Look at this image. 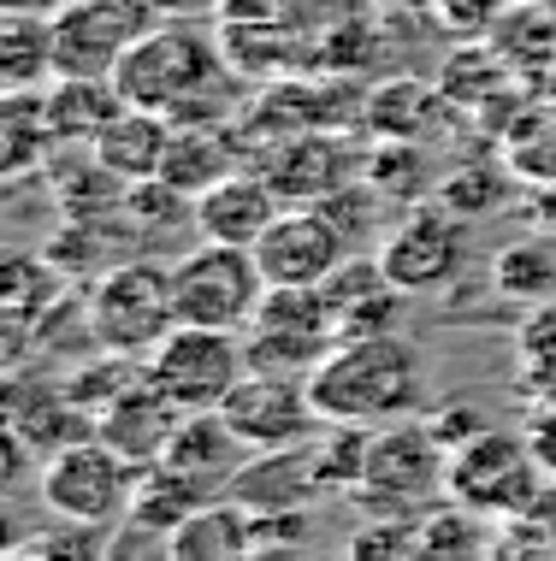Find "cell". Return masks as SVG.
<instances>
[{"label": "cell", "mask_w": 556, "mask_h": 561, "mask_svg": "<svg viewBox=\"0 0 556 561\" xmlns=\"http://www.w3.org/2000/svg\"><path fill=\"white\" fill-rule=\"evenodd\" d=\"M314 408L326 420L350 426H390V420L420 414L427 397V355L402 331H373V337H338V348L308 378Z\"/></svg>", "instance_id": "6da1fadb"}, {"label": "cell", "mask_w": 556, "mask_h": 561, "mask_svg": "<svg viewBox=\"0 0 556 561\" xmlns=\"http://www.w3.org/2000/svg\"><path fill=\"white\" fill-rule=\"evenodd\" d=\"M444 496H450V449L439 444V432L427 420L373 426L367 479L355 491V503H367L373 514H397V520H420Z\"/></svg>", "instance_id": "7a4b0ae2"}, {"label": "cell", "mask_w": 556, "mask_h": 561, "mask_svg": "<svg viewBox=\"0 0 556 561\" xmlns=\"http://www.w3.org/2000/svg\"><path fill=\"white\" fill-rule=\"evenodd\" d=\"M214 78H219V48L207 42V30H195V19H155L113 71L131 107H155V113H178L202 89H214Z\"/></svg>", "instance_id": "3957f363"}, {"label": "cell", "mask_w": 556, "mask_h": 561, "mask_svg": "<svg viewBox=\"0 0 556 561\" xmlns=\"http://www.w3.org/2000/svg\"><path fill=\"white\" fill-rule=\"evenodd\" d=\"M178 325V290H172V261H118L95 278L89 290V331L101 348H125V355H155Z\"/></svg>", "instance_id": "277c9868"}, {"label": "cell", "mask_w": 556, "mask_h": 561, "mask_svg": "<svg viewBox=\"0 0 556 561\" xmlns=\"http://www.w3.org/2000/svg\"><path fill=\"white\" fill-rule=\"evenodd\" d=\"M178 290V325H214V331H249L266 296V272L254 249L237 242H207L172 261Z\"/></svg>", "instance_id": "5b68a950"}, {"label": "cell", "mask_w": 556, "mask_h": 561, "mask_svg": "<svg viewBox=\"0 0 556 561\" xmlns=\"http://www.w3.org/2000/svg\"><path fill=\"white\" fill-rule=\"evenodd\" d=\"M143 467L131 455H118L107 437H83V444L59 449L42 461V503L54 508V520H78V526H113L131 514Z\"/></svg>", "instance_id": "8992f818"}, {"label": "cell", "mask_w": 556, "mask_h": 561, "mask_svg": "<svg viewBox=\"0 0 556 561\" xmlns=\"http://www.w3.org/2000/svg\"><path fill=\"white\" fill-rule=\"evenodd\" d=\"M450 496L479 508V514H491V520L533 514L538 496H545V473H538L533 437L486 426L474 444L450 449Z\"/></svg>", "instance_id": "52a82bcc"}, {"label": "cell", "mask_w": 556, "mask_h": 561, "mask_svg": "<svg viewBox=\"0 0 556 561\" xmlns=\"http://www.w3.org/2000/svg\"><path fill=\"white\" fill-rule=\"evenodd\" d=\"M249 373L243 331H214V325H172V337L148 355V378H155L184 414L202 408H225L237 378Z\"/></svg>", "instance_id": "ba28073f"}, {"label": "cell", "mask_w": 556, "mask_h": 561, "mask_svg": "<svg viewBox=\"0 0 556 561\" xmlns=\"http://www.w3.org/2000/svg\"><path fill=\"white\" fill-rule=\"evenodd\" d=\"M379 266L402 296L450 290L468 266V219H456L444 202L409 207L379 242Z\"/></svg>", "instance_id": "9c48e42d"}, {"label": "cell", "mask_w": 556, "mask_h": 561, "mask_svg": "<svg viewBox=\"0 0 556 561\" xmlns=\"http://www.w3.org/2000/svg\"><path fill=\"white\" fill-rule=\"evenodd\" d=\"M155 19L148 0H66L54 12V78H113Z\"/></svg>", "instance_id": "30bf717a"}, {"label": "cell", "mask_w": 556, "mask_h": 561, "mask_svg": "<svg viewBox=\"0 0 556 561\" xmlns=\"http://www.w3.org/2000/svg\"><path fill=\"white\" fill-rule=\"evenodd\" d=\"M219 414L231 420L249 449H291V444L320 437L326 426V414L314 408L308 378H279V373H243Z\"/></svg>", "instance_id": "8fae6325"}, {"label": "cell", "mask_w": 556, "mask_h": 561, "mask_svg": "<svg viewBox=\"0 0 556 561\" xmlns=\"http://www.w3.org/2000/svg\"><path fill=\"white\" fill-rule=\"evenodd\" d=\"M350 254V242L320 207H284V214L261 231L254 261H261L266 284H326L338 272V261Z\"/></svg>", "instance_id": "7c38bea8"}, {"label": "cell", "mask_w": 556, "mask_h": 561, "mask_svg": "<svg viewBox=\"0 0 556 561\" xmlns=\"http://www.w3.org/2000/svg\"><path fill=\"white\" fill-rule=\"evenodd\" d=\"M254 165L273 178L284 207H308V202H326L332 190H343L350 178H362L367 154L343 148L338 136H326V130H296V136H284V142L266 148Z\"/></svg>", "instance_id": "4fadbf2b"}, {"label": "cell", "mask_w": 556, "mask_h": 561, "mask_svg": "<svg viewBox=\"0 0 556 561\" xmlns=\"http://www.w3.org/2000/svg\"><path fill=\"white\" fill-rule=\"evenodd\" d=\"M284 214V195L273 190V178L261 165H237L231 178H219L214 190L195 195V231L207 242H237V249H254L261 231Z\"/></svg>", "instance_id": "5bb4252c"}, {"label": "cell", "mask_w": 556, "mask_h": 561, "mask_svg": "<svg viewBox=\"0 0 556 561\" xmlns=\"http://www.w3.org/2000/svg\"><path fill=\"white\" fill-rule=\"evenodd\" d=\"M326 296H332V313H338V337H373V331H397L402 320V296L397 284L385 278L379 266V249L373 254H343L338 272L326 278Z\"/></svg>", "instance_id": "9a60e30c"}, {"label": "cell", "mask_w": 556, "mask_h": 561, "mask_svg": "<svg viewBox=\"0 0 556 561\" xmlns=\"http://www.w3.org/2000/svg\"><path fill=\"white\" fill-rule=\"evenodd\" d=\"M178 420H184V408H178L167 390L155 385V378H137V385L125 390V397H113L107 408H101V437L118 449V455H131L137 467H148V461H160L167 455V444H172V432H178Z\"/></svg>", "instance_id": "2e32d148"}, {"label": "cell", "mask_w": 556, "mask_h": 561, "mask_svg": "<svg viewBox=\"0 0 556 561\" xmlns=\"http://www.w3.org/2000/svg\"><path fill=\"white\" fill-rule=\"evenodd\" d=\"M231 496L254 514L266 508H308L320 491V473H314V437L308 444H291V449H249V461L237 467L231 479Z\"/></svg>", "instance_id": "e0dca14e"}, {"label": "cell", "mask_w": 556, "mask_h": 561, "mask_svg": "<svg viewBox=\"0 0 556 561\" xmlns=\"http://www.w3.org/2000/svg\"><path fill=\"white\" fill-rule=\"evenodd\" d=\"M160 461L225 496V491H231V479H237V467L249 461V444L237 437V426L219 414V408H202V414L178 420V432H172V444H167Z\"/></svg>", "instance_id": "ac0fdd59"}, {"label": "cell", "mask_w": 556, "mask_h": 561, "mask_svg": "<svg viewBox=\"0 0 556 561\" xmlns=\"http://www.w3.org/2000/svg\"><path fill=\"white\" fill-rule=\"evenodd\" d=\"M237 125L225 130V125H172V142H167V165H160V178H167L172 190H184L190 202L202 190H214L219 178H231L237 172Z\"/></svg>", "instance_id": "d6986e66"}, {"label": "cell", "mask_w": 556, "mask_h": 561, "mask_svg": "<svg viewBox=\"0 0 556 561\" xmlns=\"http://www.w3.org/2000/svg\"><path fill=\"white\" fill-rule=\"evenodd\" d=\"M254 556V508H243L231 491L202 503L172 533V561H237Z\"/></svg>", "instance_id": "ffe728a7"}, {"label": "cell", "mask_w": 556, "mask_h": 561, "mask_svg": "<svg viewBox=\"0 0 556 561\" xmlns=\"http://www.w3.org/2000/svg\"><path fill=\"white\" fill-rule=\"evenodd\" d=\"M167 142H172V118L155 107H125L107 130L95 136V154L113 165L125 184H143V178H160L167 165Z\"/></svg>", "instance_id": "44dd1931"}, {"label": "cell", "mask_w": 556, "mask_h": 561, "mask_svg": "<svg viewBox=\"0 0 556 561\" xmlns=\"http://www.w3.org/2000/svg\"><path fill=\"white\" fill-rule=\"evenodd\" d=\"M125 107L131 101L113 78H54V89H48V118H54L59 142L95 148V136L107 130Z\"/></svg>", "instance_id": "7402d4cb"}, {"label": "cell", "mask_w": 556, "mask_h": 561, "mask_svg": "<svg viewBox=\"0 0 556 561\" xmlns=\"http://www.w3.org/2000/svg\"><path fill=\"white\" fill-rule=\"evenodd\" d=\"M219 491H207V484H195L190 473H178V467L167 461H148L143 473H137V496H131V514L125 520H143V526H155V533H178V526L190 520L202 503H214Z\"/></svg>", "instance_id": "603a6c76"}, {"label": "cell", "mask_w": 556, "mask_h": 561, "mask_svg": "<svg viewBox=\"0 0 556 561\" xmlns=\"http://www.w3.org/2000/svg\"><path fill=\"white\" fill-rule=\"evenodd\" d=\"M0 78L7 89H36L54 78V19L48 12L12 7L0 24Z\"/></svg>", "instance_id": "cb8c5ba5"}, {"label": "cell", "mask_w": 556, "mask_h": 561, "mask_svg": "<svg viewBox=\"0 0 556 561\" xmlns=\"http://www.w3.org/2000/svg\"><path fill=\"white\" fill-rule=\"evenodd\" d=\"M338 348V337H314V331H279V325H249L243 355L249 373H279V378H314L320 360Z\"/></svg>", "instance_id": "d4e9b609"}, {"label": "cell", "mask_w": 556, "mask_h": 561, "mask_svg": "<svg viewBox=\"0 0 556 561\" xmlns=\"http://www.w3.org/2000/svg\"><path fill=\"white\" fill-rule=\"evenodd\" d=\"M491 284L509 296V301H533V308H545L556 296V237H521L498 249V261H491Z\"/></svg>", "instance_id": "484cf974"}, {"label": "cell", "mask_w": 556, "mask_h": 561, "mask_svg": "<svg viewBox=\"0 0 556 561\" xmlns=\"http://www.w3.org/2000/svg\"><path fill=\"white\" fill-rule=\"evenodd\" d=\"M367 444L373 426H350V420H326L320 437H314V473H320V491L355 496L367 479Z\"/></svg>", "instance_id": "4316f807"}, {"label": "cell", "mask_w": 556, "mask_h": 561, "mask_svg": "<svg viewBox=\"0 0 556 561\" xmlns=\"http://www.w3.org/2000/svg\"><path fill=\"white\" fill-rule=\"evenodd\" d=\"M59 142L48 95L42 89H12L7 95V178H24L30 165H48V148Z\"/></svg>", "instance_id": "83f0119b"}, {"label": "cell", "mask_w": 556, "mask_h": 561, "mask_svg": "<svg viewBox=\"0 0 556 561\" xmlns=\"http://www.w3.org/2000/svg\"><path fill=\"white\" fill-rule=\"evenodd\" d=\"M420 543H427V556H486L498 550V520L450 496L420 514Z\"/></svg>", "instance_id": "f1b7e54d"}, {"label": "cell", "mask_w": 556, "mask_h": 561, "mask_svg": "<svg viewBox=\"0 0 556 561\" xmlns=\"http://www.w3.org/2000/svg\"><path fill=\"white\" fill-rule=\"evenodd\" d=\"M254 325H279V331H314V337H338V313L326 284H266Z\"/></svg>", "instance_id": "f546056e"}, {"label": "cell", "mask_w": 556, "mask_h": 561, "mask_svg": "<svg viewBox=\"0 0 556 561\" xmlns=\"http://www.w3.org/2000/svg\"><path fill=\"white\" fill-rule=\"evenodd\" d=\"M509 195H515V184H509L498 165H462V172H450L444 184L432 190V202H444L456 219H491Z\"/></svg>", "instance_id": "4dcf8cb0"}, {"label": "cell", "mask_w": 556, "mask_h": 561, "mask_svg": "<svg viewBox=\"0 0 556 561\" xmlns=\"http://www.w3.org/2000/svg\"><path fill=\"white\" fill-rule=\"evenodd\" d=\"M59 290V266L48 254H12L7 261V313H24V320H48V301Z\"/></svg>", "instance_id": "1f68e13d"}, {"label": "cell", "mask_w": 556, "mask_h": 561, "mask_svg": "<svg viewBox=\"0 0 556 561\" xmlns=\"http://www.w3.org/2000/svg\"><path fill=\"white\" fill-rule=\"evenodd\" d=\"M314 207H320V214H326V219H332L338 231H343V242H350V254L362 249V242H367L373 231H379V190H373L367 178H350L343 190H332L326 202H314Z\"/></svg>", "instance_id": "d6a6232c"}, {"label": "cell", "mask_w": 556, "mask_h": 561, "mask_svg": "<svg viewBox=\"0 0 556 561\" xmlns=\"http://www.w3.org/2000/svg\"><path fill=\"white\" fill-rule=\"evenodd\" d=\"M362 178L379 195H415L427 184V165H420V154L409 148V136H385V148L362 165Z\"/></svg>", "instance_id": "836d02e7"}, {"label": "cell", "mask_w": 556, "mask_h": 561, "mask_svg": "<svg viewBox=\"0 0 556 561\" xmlns=\"http://www.w3.org/2000/svg\"><path fill=\"white\" fill-rule=\"evenodd\" d=\"M350 556H427L420 543V520H397V514H373V526L350 538Z\"/></svg>", "instance_id": "e575fe53"}, {"label": "cell", "mask_w": 556, "mask_h": 561, "mask_svg": "<svg viewBox=\"0 0 556 561\" xmlns=\"http://www.w3.org/2000/svg\"><path fill=\"white\" fill-rule=\"evenodd\" d=\"M503 7L509 0H432V19L462 42H486L503 24Z\"/></svg>", "instance_id": "d590c367"}, {"label": "cell", "mask_w": 556, "mask_h": 561, "mask_svg": "<svg viewBox=\"0 0 556 561\" xmlns=\"http://www.w3.org/2000/svg\"><path fill=\"white\" fill-rule=\"evenodd\" d=\"M308 538V508H266V514H254V556H266V550H284V543H303Z\"/></svg>", "instance_id": "8d00e7d4"}, {"label": "cell", "mask_w": 556, "mask_h": 561, "mask_svg": "<svg viewBox=\"0 0 556 561\" xmlns=\"http://www.w3.org/2000/svg\"><path fill=\"white\" fill-rule=\"evenodd\" d=\"M427 426L439 432V444H444V449H462V444H474V437L486 432L491 420L479 414V408H468V402H456V408H439V414H427Z\"/></svg>", "instance_id": "74e56055"}, {"label": "cell", "mask_w": 556, "mask_h": 561, "mask_svg": "<svg viewBox=\"0 0 556 561\" xmlns=\"http://www.w3.org/2000/svg\"><path fill=\"white\" fill-rule=\"evenodd\" d=\"M527 214H533V225H538V231H551V237H556V178H551V184H538V190H533Z\"/></svg>", "instance_id": "f35d334b"}, {"label": "cell", "mask_w": 556, "mask_h": 561, "mask_svg": "<svg viewBox=\"0 0 556 561\" xmlns=\"http://www.w3.org/2000/svg\"><path fill=\"white\" fill-rule=\"evenodd\" d=\"M148 7L160 19H202V12H214V0H148Z\"/></svg>", "instance_id": "ab89813d"}, {"label": "cell", "mask_w": 556, "mask_h": 561, "mask_svg": "<svg viewBox=\"0 0 556 561\" xmlns=\"http://www.w3.org/2000/svg\"><path fill=\"white\" fill-rule=\"evenodd\" d=\"M397 7H432V0H397Z\"/></svg>", "instance_id": "60d3db41"}, {"label": "cell", "mask_w": 556, "mask_h": 561, "mask_svg": "<svg viewBox=\"0 0 556 561\" xmlns=\"http://www.w3.org/2000/svg\"><path fill=\"white\" fill-rule=\"evenodd\" d=\"M509 7H538V0H509Z\"/></svg>", "instance_id": "b9f144b4"}, {"label": "cell", "mask_w": 556, "mask_h": 561, "mask_svg": "<svg viewBox=\"0 0 556 561\" xmlns=\"http://www.w3.org/2000/svg\"><path fill=\"white\" fill-rule=\"evenodd\" d=\"M545 7H551V12H556V0H545Z\"/></svg>", "instance_id": "7bdbcfd3"}]
</instances>
